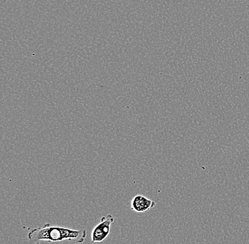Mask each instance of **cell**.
<instances>
[{
	"mask_svg": "<svg viewBox=\"0 0 249 244\" xmlns=\"http://www.w3.org/2000/svg\"><path fill=\"white\" fill-rule=\"evenodd\" d=\"M114 222V217L111 214L101 217L100 222L94 227L91 232V242L100 243L104 242L110 234L112 224Z\"/></svg>",
	"mask_w": 249,
	"mask_h": 244,
	"instance_id": "7a4b0ae2",
	"label": "cell"
},
{
	"mask_svg": "<svg viewBox=\"0 0 249 244\" xmlns=\"http://www.w3.org/2000/svg\"><path fill=\"white\" fill-rule=\"evenodd\" d=\"M87 236L86 229H68L46 223L43 227L31 229L28 233V240L30 244H40L42 241L48 242L70 241L76 244H82L85 242Z\"/></svg>",
	"mask_w": 249,
	"mask_h": 244,
	"instance_id": "6da1fadb",
	"label": "cell"
},
{
	"mask_svg": "<svg viewBox=\"0 0 249 244\" xmlns=\"http://www.w3.org/2000/svg\"><path fill=\"white\" fill-rule=\"evenodd\" d=\"M156 203L144 195H137L132 199L131 209L137 213H144L155 208Z\"/></svg>",
	"mask_w": 249,
	"mask_h": 244,
	"instance_id": "3957f363",
	"label": "cell"
}]
</instances>
